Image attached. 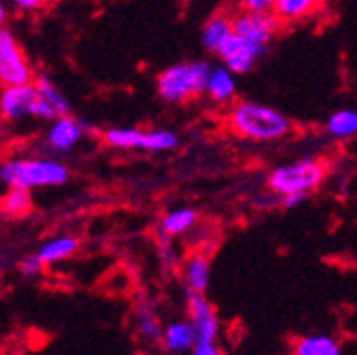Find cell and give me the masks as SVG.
<instances>
[{
  "label": "cell",
  "instance_id": "obj_1",
  "mask_svg": "<svg viewBox=\"0 0 357 355\" xmlns=\"http://www.w3.org/2000/svg\"><path fill=\"white\" fill-rule=\"evenodd\" d=\"M228 126L236 137L253 143H273L291 135L294 121L275 107L241 100L228 111Z\"/></svg>",
  "mask_w": 357,
  "mask_h": 355
},
{
  "label": "cell",
  "instance_id": "obj_2",
  "mask_svg": "<svg viewBox=\"0 0 357 355\" xmlns=\"http://www.w3.org/2000/svg\"><path fill=\"white\" fill-rule=\"evenodd\" d=\"M68 176V166L56 158H13L0 164V183L7 188H56L66 183Z\"/></svg>",
  "mask_w": 357,
  "mask_h": 355
},
{
  "label": "cell",
  "instance_id": "obj_3",
  "mask_svg": "<svg viewBox=\"0 0 357 355\" xmlns=\"http://www.w3.org/2000/svg\"><path fill=\"white\" fill-rule=\"evenodd\" d=\"M211 66L202 60L178 62L158 75V94L168 105H181L204 94Z\"/></svg>",
  "mask_w": 357,
  "mask_h": 355
},
{
  "label": "cell",
  "instance_id": "obj_4",
  "mask_svg": "<svg viewBox=\"0 0 357 355\" xmlns=\"http://www.w3.org/2000/svg\"><path fill=\"white\" fill-rule=\"evenodd\" d=\"M326 164L315 158H302L268 172V188L277 196L287 194H310L326 179Z\"/></svg>",
  "mask_w": 357,
  "mask_h": 355
},
{
  "label": "cell",
  "instance_id": "obj_5",
  "mask_svg": "<svg viewBox=\"0 0 357 355\" xmlns=\"http://www.w3.org/2000/svg\"><path fill=\"white\" fill-rule=\"evenodd\" d=\"M0 115L7 121H17L26 117L52 121L56 117V111L38 94V87L30 81L3 87V92H0Z\"/></svg>",
  "mask_w": 357,
  "mask_h": 355
},
{
  "label": "cell",
  "instance_id": "obj_6",
  "mask_svg": "<svg viewBox=\"0 0 357 355\" xmlns=\"http://www.w3.org/2000/svg\"><path fill=\"white\" fill-rule=\"evenodd\" d=\"M32 81L30 64L11 30L0 26V85H22Z\"/></svg>",
  "mask_w": 357,
  "mask_h": 355
},
{
  "label": "cell",
  "instance_id": "obj_7",
  "mask_svg": "<svg viewBox=\"0 0 357 355\" xmlns=\"http://www.w3.org/2000/svg\"><path fill=\"white\" fill-rule=\"evenodd\" d=\"M279 28H281V22L277 20L275 13H259V11L243 9L241 13L234 15V34L266 50L271 45V40L275 38V34L279 32Z\"/></svg>",
  "mask_w": 357,
  "mask_h": 355
},
{
  "label": "cell",
  "instance_id": "obj_8",
  "mask_svg": "<svg viewBox=\"0 0 357 355\" xmlns=\"http://www.w3.org/2000/svg\"><path fill=\"white\" fill-rule=\"evenodd\" d=\"M85 130H92V126L70 115L54 117L47 132H45V145L54 153H68L81 143Z\"/></svg>",
  "mask_w": 357,
  "mask_h": 355
},
{
  "label": "cell",
  "instance_id": "obj_9",
  "mask_svg": "<svg viewBox=\"0 0 357 355\" xmlns=\"http://www.w3.org/2000/svg\"><path fill=\"white\" fill-rule=\"evenodd\" d=\"M266 54V47H259L255 43H249L236 34H232L228 38V43L219 50V58L223 62V66H228L234 75H245L249 73L255 62Z\"/></svg>",
  "mask_w": 357,
  "mask_h": 355
},
{
  "label": "cell",
  "instance_id": "obj_10",
  "mask_svg": "<svg viewBox=\"0 0 357 355\" xmlns=\"http://www.w3.org/2000/svg\"><path fill=\"white\" fill-rule=\"evenodd\" d=\"M188 313L190 322L198 334V340H215L219 334V319L215 315V310L211 302L204 298V294L190 292L188 296Z\"/></svg>",
  "mask_w": 357,
  "mask_h": 355
},
{
  "label": "cell",
  "instance_id": "obj_11",
  "mask_svg": "<svg viewBox=\"0 0 357 355\" xmlns=\"http://www.w3.org/2000/svg\"><path fill=\"white\" fill-rule=\"evenodd\" d=\"M232 34H234V15L219 11L211 15L206 24L202 26V32H200L202 47L208 54H219V50L226 45Z\"/></svg>",
  "mask_w": 357,
  "mask_h": 355
},
{
  "label": "cell",
  "instance_id": "obj_12",
  "mask_svg": "<svg viewBox=\"0 0 357 355\" xmlns=\"http://www.w3.org/2000/svg\"><path fill=\"white\" fill-rule=\"evenodd\" d=\"M236 77L228 66H211L208 79H206V87L204 94L215 103V105H232L236 98Z\"/></svg>",
  "mask_w": 357,
  "mask_h": 355
},
{
  "label": "cell",
  "instance_id": "obj_13",
  "mask_svg": "<svg viewBox=\"0 0 357 355\" xmlns=\"http://www.w3.org/2000/svg\"><path fill=\"white\" fill-rule=\"evenodd\" d=\"M324 5L326 0H277L273 13L277 15L281 26H291L317 15Z\"/></svg>",
  "mask_w": 357,
  "mask_h": 355
},
{
  "label": "cell",
  "instance_id": "obj_14",
  "mask_svg": "<svg viewBox=\"0 0 357 355\" xmlns=\"http://www.w3.org/2000/svg\"><path fill=\"white\" fill-rule=\"evenodd\" d=\"M196 340H198V334H196L192 322H172L170 326H166L164 336H162L166 351L176 353V355L192 351Z\"/></svg>",
  "mask_w": 357,
  "mask_h": 355
},
{
  "label": "cell",
  "instance_id": "obj_15",
  "mask_svg": "<svg viewBox=\"0 0 357 355\" xmlns=\"http://www.w3.org/2000/svg\"><path fill=\"white\" fill-rule=\"evenodd\" d=\"M183 277H185V283H188L190 292L204 294L208 283H211V264H208V257L202 255V253L192 255L185 262Z\"/></svg>",
  "mask_w": 357,
  "mask_h": 355
},
{
  "label": "cell",
  "instance_id": "obj_16",
  "mask_svg": "<svg viewBox=\"0 0 357 355\" xmlns=\"http://www.w3.org/2000/svg\"><path fill=\"white\" fill-rule=\"evenodd\" d=\"M198 221V213L190 206L185 209H174L168 211L162 217V224H160V232L166 236H178V234H185L190 232Z\"/></svg>",
  "mask_w": 357,
  "mask_h": 355
},
{
  "label": "cell",
  "instance_id": "obj_17",
  "mask_svg": "<svg viewBox=\"0 0 357 355\" xmlns=\"http://www.w3.org/2000/svg\"><path fill=\"white\" fill-rule=\"evenodd\" d=\"M79 249V241L75 236H56V239H50L47 243H43L40 249L36 251V255L40 257V262L47 266V264H56V262H62L66 257H70L75 251Z\"/></svg>",
  "mask_w": 357,
  "mask_h": 355
},
{
  "label": "cell",
  "instance_id": "obj_18",
  "mask_svg": "<svg viewBox=\"0 0 357 355\" xmlns=\"http://www.w3.org/2000/svg\"><path fill=\"white\" fill-rule=\"evenodd\" d=\"M326 132L338 141L357 137V111H353V109L334 111L326 121Z\"/></svg>",
  "mask_w": 357,
  "mask_h": 355
},
{
  "label": "cell",
  "instance_id": "obj_19",
  "mask_svg": "<svg viewBox=\"0 0 357 355\" xmlns=\"http://www.w3.org/2000/svg\"><path fill=\"white\" fill-rule=\"evenodd\" d=\"M143 135H145V130H141V128H109V130H105L102 141L115 149H126V151L139 149L141 151Z\"/></svg>",
  "mask_w": 357,
  "mask_h": 355
},
{
  "label": "cell",
  "instance_id": "obj_20",
  "mask_svg": "<svg viewBox=\"0 0 357 355\" xmlns=\"http://www.w3.org/2000/svg\"><path fill=\"white\" fill-rule=\"evenodd\" d=\"M34 85L38 87V94L47 100V105L56 111V117L60 115H70V105H68V98L60 92V87L45 75H38Z\"/></svg>",
  "mask_w": 357,
  "mask_h": 355
},
{
  "label": "cell",
  "instance_id": "obj_21",
  "mask_svg": "<svg viewBox=\"0 0 357 355\" xmlns=\"http://www.w3.org/2000/svg\"><path fill=\"white\" fill-rule=\"evenodd\" d=\"M294 355H340V349L334 338L315 334L300 338L294 347Z\"/></svg>",
  "mask_w": 357,
  "mask_h": 355
},
{
  "label": "cell",
  "instance_id": "obj_22",
  "mask_svg": "<svg viewBox=\"0 0 357 355\" xmlns=\"http://www.w3.org/2000/svg\"><path fill=\"white\" fill-rule=\"evenodd\" d=\"M32 206V198H30V190H22V188H9L7 196L3 198V209L7 215H26Z\"/></svg>",
  "mask_w": 357,
  "mask_h": 355
},
{
  "label": "cell",
  "instance_id": "obj_23",
  "mask_svg": "<svg viewBox=\"0 0 357 355\" xmlns=\"http://www.w3.org/2000/svg\"><path fill=\"white\" fill-rule=\"evenodd\" d=\"M137 328H139V334H141L143 338H147L149 342H160L162 336H164V330L160 328L158 317L151 313L149 308H141V310H139Z\"/></svg>",
  "mask_w": 357,
  "mask_h": 355
},
{
  "label": "cell",
  "instance_id": "obj_24",
  "mask_svg": "<svg viewBox=\"0 0 357 355\" xmlns=\"http://www.w3.org/2000/svg\"><path fill=\"white\" fill-rule=\"evenodd\" d=\"M17 266H20V273H22L24 277H36L45 264H43V262H40V257L34 253V255H26Z\"/></svg>",
  "mask_w": 357,
  "mask_h": 355
},
{
  "label": "cell",
  "instance_id": "obj_25",
  "mask_svg": "<svg viewBox=\"0 0 357 355\" xmlns=\"http://www.w3.org/2000/svg\"><path fill=\"white\" fill-rule=\"evenodd\" d=\"M277 0H241L243 9L247 11H259V13H273Z\"/></svg>",
  "mask_w": 357,
  "mask_h": 355
},
{
  "label": "cell",
  "instance_id": "obj_26",
  "mask_svg": "<svg viewBox=\"0 0 357 355\" xmlns=\"http://www.w3.org/2000/svg\"><path fill=\"white\" fill-rule=\"evenodd\" d=\"M192 355H221V351L215 347V340H196Z\"/></svg>",
  "mask_w": 357,
  "mask_h": 355
},
{
  "label": "cell",
  "instance_id": "obj_27",
  "mask_svg": "<svg viewBox=\"0 0 357 355\" xmlns=\"http://www.w3.org/2000/svg\"><path fill=\"white\" fill-rule=\"evenodd\" d=\"M45 3H47V0H13L15 9H20V11H26V13L40 9Z\"/></svg>",
  "mask_w": 357,
  "mask_h": 355
},
{
  "label": "cell",
  "instance_id": "obj_28",
  "mask_svg": "<svg viewBox=\"0 0 357 355\" xmlns=\"http://www.w3.org/2000/svg\"><path fill=\"white\" fill-rule=\"evenodd\" d=\"M306 194H287V196H281V204L285 209H298L302 202H304Z\"/></svg>",
  "mask_w": 357,
  "mask_h": 355
},
{
  "label": "cell",
  "instance_id": "obj_29",
  "mask_svg": "<svg viewBox=\"0 0 357 355\" xmlns=\"http://www.w3.org/2000/svg\"><path fill=\"white\" fill-rule=\"evenodd\" d=\"M5 20H7V5L5 0H0V26H5Z\"/></svg>",
  "mask_w": 357,
  "mask_h": 355
},
{
  "label": "cell",
  "instance_id": "obj_30",
  "mask_svg": "<svg viewBox=\"0 0 357 355\" xmlns=\"http://www.w3.org/2000/svg\"><path fill=\"white\" fill-rule=\"evenodd\" d=\"M3 264H5V249L0 247V269H3Z\"/></svg>",
  "mask_w": 357,
  "mask_h": 355
},
{
  "label": "cell",
  "instance_id": "obj_31",
  "mask_svg": "<svg viewBox=\"0 0 357 355\" xmlns=\"http://www.w3.org/2000/svg\"><path fill=\"white\" fill-rule=\"evenodd\" d=\"M178 3H181V5H185V3H188V0H178Z\"/></svg>",
  "mask_w": 357,
  "mask_h": 355
}]
</instances>
